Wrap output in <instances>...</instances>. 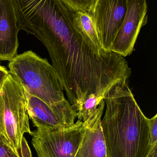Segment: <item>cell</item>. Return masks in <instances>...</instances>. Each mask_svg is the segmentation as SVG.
I'll use <instances>...</instances> for the list:
<instances>
[{
    "instance_id": "obj_10",
    "label": "cell",
    "mask_w": 157,
    "mask_h": 157,
    "mask_svg": "<svg viewBox=\"0 0 157 157\" xmlns=\"http://www.w3.org/2000/svg\"><path fill=\"white\" fill-rule=\"evenodd\" d=\"M73 18L77 31L94 51L99 54L111 52L105 50L102 48L98 30L92 12L73 11Z\"/></svg>"
},
{
    "instance_id": "obj_14",
    "label": "cell",
    "mask_w": 157,
    "mask_h": 157,
    "mask_svg": "<svg viewBox=\"0 0 157 157\" xmlns=\"http://www.w3.org/2000/svg\"><path fill=\"white\" fill-rule=\"evenodd\" d=\"M150 144L154 146L157 144V114L152 118H148Z\"/></svg>"
},
{
    "instance_id": "obj_13",
    "label": "cell",
    "mask_w": 157,
    "mask_h": 157,
    "mask_svg": "<svg viewBox=\"0 0 157 157\" xmlns=\"http://www.w3.org/2000/svg\"><path fill=\"white\" fill-rule=\"evenodd\" d=\"M0 157H20L9 144L6 138L0 134Z\"/></svg>"
},
{
    "instance_id": "obj_2",
    "label": "cell",
    "mask_w": 157,
    "mask_h": 157,
    "mask_svg": "<svg viewBox=\"0 0 157 157\" xmlns=\"http://www.w3.org/2000/svg\"><path fill=\"white\" fill-rule=\"evenodd\" d=\"M9 73L26 93L43 101L50 107L69 103L52 65L32 51L17 55L9 61Z\"/></svg>"
},
{
    "instance_id": "obj_18",
    "label": "cell",
    "mask_w": 157,
    "mask_h": 157,
    "mask_svg": "<svg viewBox=\"0 0 157 157\" xmlns=\"http://www.w3.org/2000/svg\"><path fill=\"white\" fill-rule=\"evenodd\" d=\"M154 157H157V148L155 150V153H154Z\"/></svg>"
},
{
    "instance_id": "obj_8",
    "label": "cell",
    "mask_w": 157,
    "mask_h": 157,
    "mask_svg": "<svg viewBox=\"0 0 157 157\" xmlns=\"http://www.w3.org/2000/svg\"><path fill=\"white\" fill-rule=\"evenodd\" d=\"M19 28L12 0H0V60L10 61L18 55Z\"/></svg>"
},
{
    "instance_id": "obj_3",
    "label": "cell",
    "mask_w": 157,
    "mask_h": 157,
    "mask_svg": "<svg viewBox=\"0 0 157 157\" xmlns=\"http://www.w3.org/2000/svg\"><path fill=\"white\" fill-rule=\"evenodd\" d=\"M27 104L26 91L9 73L0 89V134L18 155L24 134L32 132Z\"/></svg>"
},
{
    "instance_id": "obj_9",
    "label": "cell",
    "mask_w": 157,
    "mask_h": 157,
    "mask_svg": "<svg viewBox=\"0 0 157 157\" xmlns=\"http://www.w3.org/2000/svg\"><path fill=\"white\" fill-rule=\"evenodd\" d=\"M105 103L101 101L96 113L83 122L84 132L74 157H107V148L101 127V118Z\"/></svg>"
},
{
    "instance_id": "obj_1",
    "label": "cell",
    "mask_w": 157,
    "mask_h": 157,
    "mask_svg": "<svg viewBox=\"0 0 157 157\" xmlns=\"http://www.w3.org/2000/svg\"><path fill=\"white\" fill-rule=\"evenodd\" d=\"M101 127L107 157H147L150 144L148 118L143 113L128 80L112 85L104 98Z\"/></svg>"
},
{
    "instance_id": "obj_17",
    "label": "cell",
    "mask_w": 157,
    "mask_h": 157,
    "mask_svg": "<svg viewBox=\"0 0 157 157\" xmlns=\"http://www.w3.org/2000/svg\"><path fill=\"white\" fill-rule=\"evenodd\" d=\"M157 148V144L155 145V146L153 147L150 150L149 154L147 155V157H154V153H155V150Z\"/></svg>"
},
{
    "instance_id": "obj_15",
    "label": "cell",
    "mask_w": 157,
    "mask_h": 157,
    "mask_svg": "<svg viewBox=\"0 0 157 157\" xmlns=\"http://www.w3.org/2000/svg\"><path fill=\"white\" fill-rule=\"evenodd\" d=\"M19 155L20 157H32L30 148L24 136L21 142V146L19 151Z\"/></svg>"
},
{
    "instance_id": "obj_4",
    "label": "cell",
    "mask_w": 157,
    "mask_h": 157,
    "mask_svg": "<svg viewBox=\"0 0 157 157\" xmlns=\"http://www.w3.org/2000/svg\"><path fill=\"white\" fill-rule=\"evenodd\" d=\"M84 132L83 122L77 120L71 128L33 131L31 143L38 157H74Z\"/></svg>"
},
{
    "instance_id": "obj_5",
    "label": "cell",
    "mask_w": 157,
    "mask_h": 157,
    "mask_svg": "<svg viewBox=\"0 0 157 157\" xmlns=\"http://www.w3.org/2000/svg\"><path fill=\"white\" fill-rule=\"evenodd\" d=\"M26 93L28 114L37 129H66L74 125L76 112L70 103L50 107L38 98Z\"/></svg>"
},
{
    "instance_id": "obj_16",
    "label": "cell",
    "mask_w": 157,
    "mask_h": 157,
    "mask_svg": "<svg viewBox=\"0 0 157 157\" xmlns=\"http://www.w3.org/2000/svg\"><path fill=\"white\" fill-rule=\"evenodd\" d=\"M9 71L5 67L0 65V89L2 87L4 82L6 78L8 75Z\"/></svg>"
},
{
    "instance_id": "obj_7",
    "label": "cell",
    "mask_w": 157,
    "mask_h": 157,
    "mask_svg": "<svg viewBox=\"0 0 157 157\" xmlns=\"http://www.w3.org/2000/svg\"><path fill=\"white\" fill-rule=\"evenodd\" d=\"M126 10L127 0H96L92 12L105 50L110 51Z\"/></svg>"
},
{
    "instance_id": "obj_12",
    "label": "cell",
    "mask_w": 157,
    "mask_h": 157,
    "mask_svg": "<svg viewBox=\"0 0 157 157\" xmlns=\"http://www.w3.org/2000/svg\"><path fill=\"white\" fill-rule=\"evenodd\" d=\"M73 11L92 12L96 0H63Z\"/></svg>"
},
{
    "instance_id": "obj_6",
    "label": "cell",
    "mask_w": 157,
    "mask_h": 157,
    "mask_svg": "<svg viewBox=\"0 0 157 157\" xmlns=\"http://www.w3.org/2000/svg\"><path fill=\"white\" fill-rule=\"evenodd\" d=\"M147 0H127V10L110 51L122 57L132 53L141 28L147 21Z\"/></svg>"
},
{
    "instance_id": "obj_11",
    "label": "cell",
    "mask_w": 157,
    "mask_h": 157,
    "mask_svg": "<svg viewBox=\"0 0 157 157\" xmlns=\"http://www.w3.org/2000/svg\"><path fill=\"white\" fill-rule=\"evenodd\" d=\"M104 98L94 94L88 96L77 110V120L84 122L93 116L96 112L99 104L103 100Z\"/></svg>"
}]
</instances>
